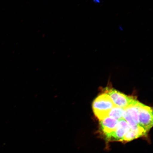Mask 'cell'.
<instances>
[{"label": "cell", "instance_id": "6da1fadb", "mask_svg": "<svg viewBox=\"0 0 153 153\" xmlns=\"http://www.w3.org/2000/svg\"><path fill=\"white\" fill-rule=\"evenodd\" d=\"M115 106L110 97L105 93L97 97L92 105L94 112L100 120L108 117L110 111Z\"/></svg>", "mask_w": 153, "mask_h": 153}, {"label": "cell", "instance_id": "7a4b0ae2", "mask_svg": "<svg viewBox=\"0 0 153 153\" xmlns=\"http://www.w3.org/2000/svg\"><path fill=\"white\" fill-rule=\"evenodd\" d=\"M105 93L108 94L115 106L125 109L137 101L133 97L128 96L116 90L110 88L105 89Z\"/></svg>", "mask_w": 153, "mask_h": 153}, {"label": "cell", "instance_id": "3957f363", "mask_svg": "<svg viewBox=\"0 0 153 153\" xmlns=\"http://www.w3.org/2000/svg\"><path fill=\"white\" fill-rule=\"evenodd\" d=\"M137 106L139 114V126L148 132L153 126L152 108L139 101Z\"/></svg>", "mask_w": 153, "mask_h": 153}, {"label": "cell", "instance_id": "277c9868", "mask_svg": "<svg viewBox=\"0 0 153 153\" xmlns=\"http://www.w3.org/2000/svg\"><path fill=\"white\" fill-rule=\"evenodd\" d=\"M131 127L125 120H118V123L115 131L106 136L109 141H122L124 135Z\"/></svg>", "mask_w": 153, "mask_h": 153}, {"label": "cell", "instance_id": "5b68a950", "mask_svg": "<svg viewBox=\"0 0 153 153\" xmlns=\"http://www.w3.org/2000/svg\"><path fill=\"white\" fill-rule=\"evenodd\" d=\"M118 120L114 118L107 117L100 120L101 130L105 135L112 133L116 129Z\"/></svg>", "mask_w": 153, "mask_h": 153}, {"label": "cell", "instance_id": "8992f818", "mask_svg": "<svg viewBox=\"0 0 153 153\" xmlns=\"http://www.w3.org/2000/svg\"><path fill=\"white\" fill-rule=\"evenodd\" d=\"M147 131L139 126L135 129L131 128L126 133L122 141H129L146 134Z\"/></svg>", "mask_w": 153, "mask_h": 153}, {"label": "cell", "instance_id": "52a82bcc", "mask_svg": "<svg viewBox=\"0 0 153 153\" xmlns=\"http://www.w3.org/2000/svg\"><path fill=\"white\" fill-rule=\"evenodd\" d=\"M138 102V101H137L135 105H131L124 110L128 113L134 121L139 125V114L137 106V103Z\"/></svg>", "mask_w": 153, "mask_h": 153}, {"label": "cell", "instance_id": "ba28073f", "mask_svg": "<svg viewBox=\"0 0 153 153\" xmlns=\"http://www.w3.org/2000/svg\"><path fill=\"white\" fill-rule=\"evenodd\" d=\"M124 111L123 108L115 106L110 111L108 117L119 120L123 118V114Z\"/></svg>", "mask_w": 153, "mask_h": 153}]
</instances>
